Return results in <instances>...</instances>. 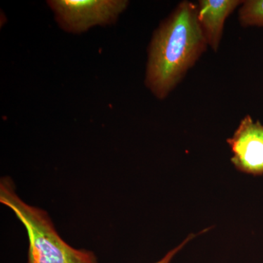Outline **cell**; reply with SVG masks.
Returning a JSON list of instances; mask_svg holds the SVG:
<instances>
[{"mask_svg":"<svg viewBox=\"0 0 263 263\" xmlns=\"http://www.w3.org/2000/svg\"><path fill=\"white\" fill-rule=\"evenodd\" d=\"M208 46L197 18V5L181 2L154 33L148 51L146 87L155 98H167Z\"/></svg>","mask_w":263,"mask_h":263,"instance_id":"6da1fadb","label":"cell"},{"mask_svg":"<svg viewBox=\"0 0 263 263\" xmlns=\"http://www.w3.org/2000/svg\"><path fill=\"white\" fill-rule=\"evenodd\" d=\"M0 202L13 211L24 224L29 238L27 263H98L96 256L86 249H77L58 234L47 213L29 205L15 193L9 177L0 181Z\"/></svg>","mask_w":263,"mask_h":263,"instance_id":"7a4b0ae2","label":"cell"},{"mask_svg":"<svg viewBox=\"0 0 263 263\" xmlns=\"http://www.w3.org/2000/svg\"><path fill=\"white\" fill-rule=\"evenodd\" d=\"M57 23L67 32L82 33L114 24L129 5L126 0H51Z\"/></svg>","mask_w":263,"mask_h":263,"instance_id":"3957f363","label":"cell"},{"mask_svg":"<svg viewBox=\"0 0 263 263\" xmlns=\"http://www.w3.org/2000/svg\"><path fill=\"white\" fill-rule=\"evenodd\" d=\"M231 149V162L245 174L263 175V124L247 115L227 139Z\"/></svg>","mask_w":263,"mask_h":263,"instance_id":"277c9868","label":"cell"},{"mask_svg":"<svg viewBox=\"0 0 263 263\" xmlns=\"http://www.w3.org/2000/svg\"><path fill=\"white\" fill-rule=\"evenodd\" d=\"M240 0H200L197 18L208 46L216 52L220 46L224 23L229 15L243 4Z\"/></svg>","mask_w":263,"mask_h":263,"instance_id":"5b68a950","label":"cell"},{"mask_svg":"<svg viewBox=\"0 0 263 263\" xmlns=\"http://www.w3.org/2000/svg\"><path fill=\"white\" fill-rule=\"evenodd\" d=\"M238 20L243 27H263V0L243 1L238 10Z\"/></svg>","mask_w":263,"mask_h":263,"instance_id":"8992f818","label":"cell"},{"mask_svg":"<svg viewBox=\"0 0 263 263\" xmlns=\"http://www.w3.org/2000/svg\"><path fill=\"white\" fill-rule=\"evenodd\" d=\"M208 230H209V228H207V229L203 230V231L200 232V233H198V234H193V233H192V234H190L189 235V236L186 237V239L183 240L182 243H180V245L178 246V247H176V248L173 249L172 250L170 251L168 253L166 254L165 256L162 257L160 260H159L158 262L155 263L171 262V259L174 258V256L176 255V254H177L178 252H179V251L181 250V249H182L183 247L188 243V242H190V240H193V238H195V237L197 236V235L202 234V233H205V232L208 231Z\"/></svg>","mask_w":263,"mask_h":263,"instance_id":"52a82bcc","label":"cell"}]
</instances>
